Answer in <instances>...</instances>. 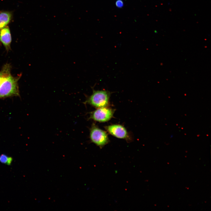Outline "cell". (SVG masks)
<instances>
[{"instance_id": "obj_1", "label": "cell", "mask_w": 211, "mask_h": 211, "mask_svg": "<svg viewBox=\"0 0 211 211\" xmlns=\"http://www.w3.org/2000/svg\"><path fill=\"white\" fill-rule=\"evenodd\" d=\"M21 74L13 76L11 74L4 78L0 84V98L13 96H20L18 81Z\"/></svg>"}, {"instance_id": "obj_2", "label": "cell", "mask_w": 211, "mask_h": 211, "mask_svg": "<svg viewBox=\"0 0 211 211\" xmlns=\"http://www.w3.org/2000/svg\"><path fill=\"white\" fill-rule=\"evenodd\" d=\"M93 89L92 94L87 97L84 103L97 108L107 107L109 104L110 92L105 90L96 91Z\"/></svg>"}, {"instance_id": "obj_3", "label": "cell", "mask_w": 211, "mask_h": 211, "mask_svg": "<svg viewBox=\"0 0 211 211\" xmlns=\"http://www.w3.org/2000/svg\"><path fill=\"white\" fill-rule=\"evenodd\" d=\"M89 137L91 142L102 148L109 140L107 133L93 123L90 129Z\"/></svg>"}, {"instance_id": "obj_4", "label": "cell", "mask_w": 211, "mask_h": 211, "mask_svg": "<svg viewBox=\"0 0 211 211\" xmlns=\"http://www.w3.org/2000/svg\"><path fill=\"white\" fill-rule=\"evenodd\" d=\"M106 107L98 108L90 112L89 119L99 122L108 121L112 117L114 110Z\"/></svg>"}, {"instance_id": "obj_5", "label": "cell", "mask_w": 211, "mask_h": 211, "mask_svg": "<svg viewBox=\"0 0 211 211\" xmlns=\"http://www.w3.org/2000/svg\"><path fill=\"white\" fill-rule=\"evenodd\" d=\"M105 127L109 133L118 138L127 141L130 139L127 130L122 125L115 124L106 126Z\"/></svg>"}, {"instance_id": "obj_6", "label": "cell", "mask_w": 211, "mask_h": 211, "mask_svg": "<svg viewBox=\"0 0 211 211\" xmlns=\"http://www.w3.org/2000/svg\"><path fill=\"white\" fill-rule=\"evenodd\" d=\"M12 38L9 27L7 26L0 30V42L4 45L7 51L11 50Z\"/></svg>"}, {"instance_id": "obj_7", "label": "cell", "mask_w": 211, "mask_h": 211, "mask_svg": "<svg viewBox=\"0 0 211 211\" xmlns=\"http://www.w3.org/2000/svg\"><path fill=\"white\" fill-rule=\"evenodd\" d=\"M13 18L12 11L2 10L0 11V30L11 23Z\"/></svg>"}, {"instance_id": "obj_8", "label": "cell", "mask_w": 211, "mask_h": 211, "mask_svg": "<svg viewBox=\"0 0 211 211\" xmlns=\"http://www.w3.org/2000/svg\"><path fill=\"white\" fill-rule=\"evenodd\" d=\"M11 67L9 64H6L0 71V84L3 79L11 74Z\"/></svg>"}, {"instance_id": "obj_9", "label": "cell", "mask_w": 211, "mask_h": 211, "mask_svg": "<svg viewBox=\"0 0 211 211\" xmlns=\"http://www.w3.org/2000/svg\"><path fill=\"white\" fill-rule=\"evenodd\" d=\"M8 157L6 154H1L0 155V162L2 164H6Z\"/></svg>"}, {"instance_id": "obj_10", "label": "cell", "mask_w": 211, "mask_h": 211, "mask_svg": "<svg viewBox=\"0 0 211 211\" xmlns=\"http://www.w3.org/2000/svg\"><path fill=\"white\" fill-rule=\"evenodd\" d=\"M115 4L117 7L119 8H122L124 6V3L122 0H117Z\"/></svg>"}, {"instance_id": "obj_11", "label": "cell", "mask_w": 211, "mask_h": 211, "mask_svg": "<svg viewBox=\"0 0 211 211\" xmlns=\"http://www.w3.org/2000/svg\"><path fill=\"white\" fill-rule=\"evenodd\" d=\"M13 161V159L12 157H8L6 164L9 165L11 164Z\"/></svg>"}]
</instances>
